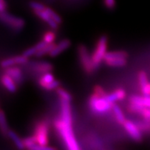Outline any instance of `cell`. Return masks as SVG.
Listing matches in <instances>:
<instances>
[{
	"mask_svg": "<svg viewBox=\"0 0 150 150\" xmlns=\"http://www.w3.org/2000/svg\"><path fill=\"white\" fill-rule=\"evenodd\" d=\"M112 110L114 112V115H115V119L117 122L123 125V124L126 121V118H125V116L124 115L122 110L120 108V106H118L116 104H113Z\"/></svg>",
	"mask_w": 150,
	"mask_h": 150,
	"instance_id": "ffe728a7",
	"label": "cell"
},
{
	"mask_svg": "<svg viewBox=\"0 0 150 150\" xmlns=\"http://www.w3.org/2000/svg\"><path fill=\"white\" fill-rule=\"evenodd\" d=\"M45 10L49 16L51 17L52 20H54V21H55L58 24L61 25L62 24V22H63V20H62L61 17L56 12V11H54L53 9L47 6H46V8Z\"/></svg>",
	"mask_w": 150,
	"mask_h": 150,
	"instance_id": "d4e9b609",
	"label": "cell"
},
{
	"mask_svg": "<svg viewBox=\"0 0 150 150\" xmlns=\"http://www.w3.org/2000/svg\"><path fill=\"white\" fill-rule=\"evenodd\" d=\"M129 54L125 51H115L106 52L104 62L109 67H121L127 64Z\"/></svg>",
	"mask_w": 150,
	"mask_h": 150,
	"instance_id": "277c9868",
	"label": "cell"
},
{
	"mask_svg": "<svg viewBox=\"0 0 150 150\" xmlns=\"http://www.w3.org/2000/svg\"><path fill=\"white\" fill-rule=\"evenodd\" d=\"M5 73L10 76L17 84H20L23 81V74L22 70L16 65L7 67L5 70Z\"/></svg>",
	"mask_w": 150,
	"mask_h": 150,
	"instance_id": "8fae6325",
	"label": "cell"
},
{
	"mask_svg": "<svg viewBox=\"0 0 150 150\" xmlns=\"http://www.w3.org/2000/svg\"><path fill=\"white\" fill-rule=\"evenodd\" d=\"M93 93H95V95H97V96L101 97H106L107 95V93L105 91V90L101 86L97 85L94 87L93 88Z\"/></svg>",
	"mask_w": 150,
	"mask_h": 150,
	"instance_id": "f1b7e54d",
	"label": "cell"
},
{
	"mask_svg": "<svg viewBox=\"0 0 150 150\" xmlns=\"http://www.w3.org/2000/svg\"><path fill=\"white\" fill-rule=\"evenodd\" d=\"M55 43H51V44H46L45 45L41 48L38 52L35 54L36 57H42V56L46 55V54H50L52 50H53L54 46H55Z\"/></svg>",
	"mask_w": 150,
	"mask_h": 150,
	"instance_id": "cb8c5ba5",
	"label": "cell"
},
{
	"mask_svg": "<svg viewBox=\"0 0 150 150\" xmlns=\"http://www.w3.org/2000/svg\"><path fill=\"white\" fill-rule=\"evenodd\" d=\"M77 53L80 65L83 72L88 75L93 74L95 70V68L94 67L93 60L91 56L90 55L88 48L83 45H80L78 46Z\"/></svg>",
	"mask_w": 150,
	"mask_h": 150,
	"instance_id": "8992f818",
	"label": "cell"
},
{
	"mask_svg": "<svg viewBox=\"0 0 150 150\" xmlns=\"http://www.w3.org/2000/svg\"><path fill=\"white\" fill-rule=\"evenodd\" d=\"M138 81H139L140 87L145 86V84H147L148 83L147 76L145 71H140V72L138 73Z\"/></svg>",
	"mask_w": 150,
	"mask_h": 150,
	"instance_id": "f546056e",
	"label": "cell"
},
{
	"mask_svg": "<svg viewBox=\"0 0 150 150\" xmlns=\"http://www.w3.org/2000/svg\"><path fill=\"white\" fill-rule=\"evenodd\" d=\"M140 88H141L142 95H145V96H150V83L148 82L147 84Z\"/></svg>",
	"mask_w": 150,
	"mask_h": 150,
	"instance_id": "836d02e7",
	"label": "cell"
},
{
	"mask_svg": "<svg viewBox=\"0 0 150 150\" xmlns=\"http://www.w3.org/2000/svg\"><path fill=\"white\" fill-rule=\"evenodd\" d=\"M61 101V115L54 121V127L61 137L67 150H81L73 132L70 102Z\"/></svg>",
	"mask_w": 150,
	"mask_h": 150,
	"instance_id": "6da1fadb",
	"label": "cell"
},
{
	"mask_svg": "<svg viewBox=\"0 0 150 150\" xmlns=\"http://www.w3.org/2000/svg\"><path fill=\"white\" fill-rule=\"evenodd\" d=\"M124 128L125 131H127V134L129 135V136L132 138L133 140L136 142H140L142 140V131L140 130L138 127L135 122H133L132 121L126 120L125 123L123 124Z\"/></svg>",
	"mask_w": 150,
	"mask_h": 150,
	"instance_id": "ba28073f",
	"label": "cell"
},
{
	"mask_svg": "<svg viewBox=\"0 0 150 150\" xmlns=\"http://www.w3.org/2000/svg\"><path fill=\"white\" fill-rule=\"evenodd\" d=\"M0 131L4 135L8 134V132L9 131L6 115L4 112L1 110L0 111Z\"/></svg>",
	"mask_w": 150,
	"mask_h": 150,
	"instance_id": "44dd1931",
	"label": "cell"
},
{
	"mask_svg": "<svg viewBox=\"0 0 150 150\" xmlns=\"http://www.w3.org/2000/svg\"><path fill=\"white\" fill-rule=\"evenodd\" d=\"M0 111H1V110H0Z\"/></svg>",
	"mask_w": 150,
	"mask_h": 150,
	"instance_id": "d590c367",
	"label": "cell"
},
{
	"mask_svg": "<svg viewBox=\"0 0 150 150\" xmlns=\"http://www.w3.org/2000/svg\"><path fill=\"white\" fill-rule=\"evenodd\" d=\"M103 4L108 10H113L116 7V0H103Z\"/></svg>",
	"mask_w": 150,
	"mask_h": 150,
	"instance_id": "4dcf8cb0",
	"label": "cell"
},
{
	"mask_svg": "<svg viewBox=\"0 0 150 150\" xmlns=\"http://www.w3.org/2000/svg\"><path fill=\"white\" fill-rule=\"evenodd\" d=\"M129 103H133L143 107L150 108V96H138V95H132L129 97Z\"/></svg>",
	"mask_w": 150,
	"mask_h": 150,
	"instance_id": "2e32d148",
	"label": "cell"
},
{
	"mask_svg": "<svg viewBox=\"0 0 150 150\" xmlns=\"http://www.w3.org/2000/svg\"><path fill=\"white\" fill-rule=\"evenodd\" d=\"M71 45V41L69 39H64V40L60 41L59 43L55 45L53 50L50 52V55L51 57H55V56H59L60 54L64 52L67 49L70 47Z\"/></svg>",
	"mask_w": 150,
	"mask_h": 150,
	"instance_id": "4fadbf2b",
	"label": "cell"
},
{
	"mask_svg": "<svg viewBox=\"0 0 150 150\" xmlns=\"http://www.w3.org/2000/svg\"><path fill=\"white\" fill-rule=\"evenodd\" d=\"M114 104L108 102L106 97L97 96L95 93L92 94L88 99V106L92 112L97 114H104L112 108Z\"/></svg>",
	"mask_w": 150,
	"mask_h": 150,
	"instance_id": "7a4b0ae2",
	"label": "cell"
},
{
	"mask_svg": "<svg viewBox=\"0 0 150 150\" xmlns=\"http://www.w3.org/2000/svg\"><path fill=\"white\" fill-rule=\"evenodd\" d=\"M29 7L32 9V11H42L45 10L46 6H45L40 2L35 1H32L29 2Z\"/></svg>",
	"mask_w": 150,
	"mask_h": 150,
	"instance_id": "83f0119b",
	"label": "cell"
},
{
	"mask_svg": "<svg viewBox=\"0 0 150 150\" xmlns=\"http://www.w3.org/2000/svg\"><path fill=\"white\" fill-rule=\"evenodd\" d=\"M140 115L143 117V120L150 122V108H144Z\"/></svg>",
	"mask_w": 150,
	"mask_h": 150,
	"instance_id": "d6a6232c",
	"label": "cell"
},
{
	"mask_svg": "<svg viewBox=\"0 0 150 150\" xmlns=\"http://www.w3.org/2000/svg\"><path fill=\"white\" fill-rule=\"evenodd\" d=\"M33 72L39 74H45L47 72H51L54 69V66L48 62H35L31 65Z\"/></svg>",
	"mask_w": 150,
	"mask_h": 150,
	"instance_id": "7c38bea8",
	"label": "cell"
},
{
	"mask_svg": "<svg viewBox=\"0 0 150 150\" xmlns=\"http://www.w3.org/2000/svg\"><path fill=\"white\" fill-rule=\"evenodd\" d=\"M126 92L122 88H117L111 93H108L106 96V99L108 102L114 104L117 101L122 100L126 97Z\"/></svg>",
	"mask_w": 150,
	"mask_h": 150,
	"instance_id": "9a60e30c",
	"label": "cell"
},
{
	"mask_svg": "<svg viewBox=\"0 0 150 150\" xmlns=\"http://www.w3.org/2000/svg\"><path fill=\"white\" fill-rule=\"evenodd\" d=\"M47 43L45 42L44 41H40V42L37 43L35 46H33L31 47H29L28 48L27 50H26L22 54L27 58L31 57V56H32L33 55H35L37 52H38L41 48H42Z\"/></svg>",
	"mask_w": 150,
	"mask_h": 150,
	"instance_id": "ac0fdd59",
	"label": "cell"
},
{
	"mask_svg": "<svg viewBox=\"0 0 150 150\" xmlns=\"http://www.w3.org/2000/svg\"><path fill=\"white\" fill-rule=\"evenodd\" d=\"M1 84L4 86L6 89L7 91L11 92V93H15L17 91V84L16 81L11 77L10 76H8L7 74H4L2 76H1Z\"/></svg>",
	"mask_w": 150,
	"mask_h": 150,
	"instance_id": "5bb4252c",
	"label": "cell"
},
{
	"mask_svg": "<svg viewBox=\"0 0 150 150\" xmlns=\"http://www.w3.org/2000/svg\"><path fill=\"white\" fill-rule=\"evenodd\" d=\"M108 38L106 35H102L97 40L95 50L93 52L91 57L95 70L100 66L101 63L104 61V56L107 52Z\"/></svg>",
	"mask_w": 150,
	"mask_h": 150,
	"instance_id": "3957f363",
	"label": "cell"
},
{
	"mask_svg": "<svg viewBox=\"0 0 150 150\" xmlns=\"http://www.w3.org/2000/svg\"><path fill=\"white\" fill-rule=\"evenodd\" d=\"M33 13L35 14V16H36L39 19H40L42 21L47 24L52 29L55 30L59 29V24H58L54 20H52L51 17L49 16L47 13L45 11V10L33 11Z\"/></svg>",
	"mask_w": 150,
	"mask_h": 150,
	"instance_id": "30bf717a",
	"label": "cell"
},
{
	"mask_svg": "<svg viewBox=\"0 0 150 150\" xmlns=\"http://www.w3.org/2000/svg\"><path fill=\"white\" fill-rule=\"evenodd\" d=\"M49 131H50V125L47 121L42 120L35 124L33 131V136L36 140L37 145H48Z\"/></svg>",
	"mask_w": 150,
	"mask_h": 150,
	"instance_id": "5b68a950",
	"label": "cell"
},
{
	"mask_svg": "<svg viewBox=\"0 0 150 150\" xmlns=\"http://www.w3.org/2000/svg\"><path fill=\"white\" fill-rule=\"evenodd\" d=\"M136 124L141 131L150 133V122L143 120L142 121H138V122H136Z\"/></svg>",
	"mask_w": 150,
	"mask_h": 150,
	"instance_id": "4316f807",
	"label": "cell"
},
{
	"mask_svg": "<svg viewBox=\"0 0 150 150\" xmlns=\"http://www.w3.org/2000/svg\"><path fill=\"white\" fill-rule=\"evenodd\" d=\"M0 21L15 31H20L25 26V21L23 19L9 14L6 11L0 12Z\"/></svg>",
	"mask_w": 150,
	"mask_h": 150,
	"instance_id": "52a82bcc",
	"label": "cell"
},
{
	"mask_svg": "<svg viewBox=\"0 0 150 150\" xmlns=\"http://www.w3.org/2000/svg\"><path fill=\"white\" fill-rule=\"evenodd\" d=\"M27 150H56V149L52 147H49L48 145H40L36 144L33 147Z\"/></svg>",
	"mask_w": 150,
	"mask_h": 150,
	"instance_id": "1f68e13d",
	"label": "cell"
},
{
	"mask_svg": "<svg viewBox=\"0 0 150 150\" xmlns=\"http://www.w3.org/2000/svg\"><path fill=\"white\" fill-rule=\"evenodd\" d=\"M7 4L5 0H0V12H4L6 10Z\"/></svg>",
	"mask_w": 150,
	"mask_h": 150,
	"instance_id": "e575fe53",
	"label": "cell"
},
{
	"mask_svg": "<svg viewBox=\"0 0 150 150\" xmlns=\"http://www.w3.org/2000/svg\"><path fill=\"white\" fill-rule=\"evenodd\" d=\"M56 38V33L53 30H49L43 33L42 35V41L47 44H51V43H54V40Z\"/></svg>",
	"mask_w": 150,
	"mask_h": 150,
	"instance_id": "7402d4cb",
	"label": "cell"
},
{
	"mask_svg": "<svg viewBox=\"0 0 150 150\" xmlns=\"http://www.w3.org/2000/svg\"><path fill=\"white\" fill-rule=\"evenodd\" d=\"M56 93H57L58 96L59 97V98L61 100L63 101H67V102H71L72 101V97L70 95V93H69L66 90H65L63 88L59 87L56 89Z\"/></svg>",
	"mask_w": 150,
	"mask_h": 150,
	"instance_id": "603a6c76",
	"label": "cell"
},
{
	"mask_svg": "<svg viewBox=\"0 0 150 150\" xmlns=\"http://www.w3.org/2000/svg\"><path fill=\"white\" fill-rule=\"evenodd\" d=\"M7 136H8L9 138L13 140V142H14V144L16 145V146L18 149L23 150L24 149H25L24 146L23 140H22L21 138L18 136V134L15 132V131L12 130H9Z\"/></svg>",
	"mask_w": 150,
	"mask_h": 150,
	"instance_id": "d6986e66",
	"label": "cell"
},
{
	"mask_svg": "<svg viewBox=\"0 0 150 150\" xmlns=\"http://www.w3.org/2000/svg\"><path fill=\"white\" fill-rule=\"evenodd\" d=\"M28 59L29 58L24 56L23 54L21 56H16L14 57L8 58V59H4L3 61H1V66L3 68H7V67L14 66L16 65H24L28 63Z\"/></svg>",
	"mask_w": 150,
	"mask_h": 150,
	"instance_id": "9c48e42d",
	"label": "cell"
},
{
	"mask_svg": "<svg viewBox=\"0 0 150 150\" xmlns=\"http://www.w3.org/2000/svg\"><path fill=\"white\" fill-rule=\"evenodd\" d=\"M54 80L55 79H54V75L52 74L51 72H47L42 74V76H41L40 79H38V85L40 88L45 90L46 88L52 82H53Z\"/></svg>",
	"mask_w": 150,
	"mask_h": 150,
	"instance_id": "e0dca14e",
	"label": "cell"
},
{
	"mask_svg": "<svg viewBox=\"0 0 150 150\" xmlns=\"http://www.w3.org/2000/svg\"><path fill=\"white\" fill-rule=\"evenodd\" d=\"M23 143H24V146L25 149H29L30 148H31L33 147L35 145H36V140H35V137L33 136H28L24 138L23 139Z\"/></svg>",
	"mask_w": 150,
	"mask_h": 150,
	"instance_id": "484cf974",
	"label": "cell"
}]
</instances>
